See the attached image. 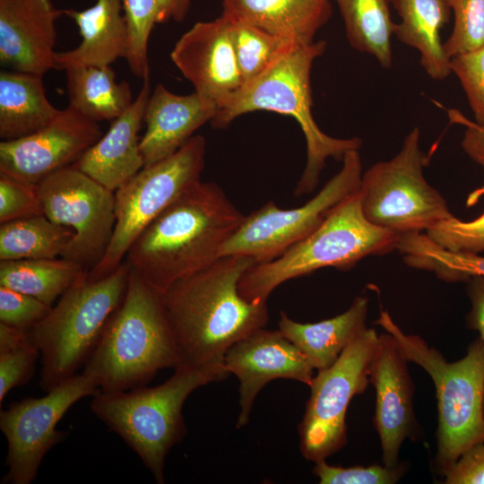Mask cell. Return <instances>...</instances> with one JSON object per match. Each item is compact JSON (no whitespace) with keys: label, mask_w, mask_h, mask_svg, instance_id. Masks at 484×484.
I'll use <instances>...</instances> for the list:
<instances>
[{"label":"cell","mask_w":484,"mask_h":484,"mask_svg":"<svg viewBox=\"0 0 484 484\" xmlns=\"http://www.w3.org/2000/svg\"><path fill=\"white\" fill-rule=\"evenodd\" d=\"M85 269L65 257L0 262V286L32 296L50 306Z\"/></svg>","instance_id":"cell-29"},{"label":"cell","mask_w":484,"mask_h":484,"mask_svg":"<svg viewBox=\"0 0 484 484\" xmlns=\"http://www.w3.org/2000/svg\"><path fill=\"white\" fill-rule=\"evenodd\" d=\"M222 13L299 47L313 44L332 14L330 0H223Z\"/></svg>","instance_id":"cell-23"},{"label":"cell","mask_w":484,"mask_h":484,"mask_svg":"<svg viewBox=\"0 0 484 484\" xmlns=\"http://www.w3.org/2000/svg\"><path fill=\"white\" fill-rule=\"evenodd\" d=\"M223 367L239 382L237 428L249 422L254 402L266 384L285 378L309 386L315 376L305 355L280 330L264 327L234 343L224 356Z\"/></svg>","instance_id":"cell-16"},{"label":"cell","mask_w":484,"mask_h":484,"mask_svg":"<svg viewBox=\"0 0 484 484\" xmlns=\"http://www.w3.org/2000/svg\"><path fill=\"white\" fill-rule=\"evenodd\" d=\"M63 14L51 0H0L1 65L39 75L56 69V22Z\"/></svg>","instance_id":"cell-19"},{"label":"cell","mask_w":484,"mask_h":484,"mask_svg":"<svg viewBox=\"0 0 484 484\" xmlns=\"http://www.w3.org/2000/svg\"><path fill=\"white\" fill-rule=\"evenodd\" d=\"M424 233L446 250L480 254L484 251V212L470 221L453 216L438 222Z\"/></svg>","instance_id":"cell-35"},{"label":"cell","mask_w":484,"mask_h":484,"mask_svg":"<svg viewBox=\"0 0 484 484\" xmlns=\"http://www.w3.org/2000/svg\"><path fill=\"white\" fill-rule=\"evenodd\" d=\"M393 4L400 17L393 35L419 52L420 65L430 78H446L451 73L450 58L440 32L449 19V0H393Z\"/></svg>","instance_id":"cell-25"},{"label":"cell","mask_w":484,"mask_h":484,"mask_svg":"<svg viewBox=\"0 0 484 484\" xmlns=\"http://www.w3.org/2000/svg\"><path fill=\"white\" fill-rule=\"evenodd\" d=\"M399 236L370 223L361 207L359 190L340 203L310 235L277 258L255 264L241 277L240 295L266 302L281 283L324 267L350 270L369 255L396 249Z\"/></svg>","instance_id":"cell-7"},{"label":"cell","mask_w":484,"mask_h":484,"mask_svg":"<svg viewBox=\"0 0 484 484\" xmlns=\"http://www.w3.org/2000/svg\"><path fill=\"white\" fill-rule=\"evenodd\" d=\"M396 250L408 266L434 272L445 281L484 277V256L446 250L434 243L424 232L400 236Z\"/></svg>","instance_id":"cell-32"},{"label":"cell","mask_w":484,"mask_h":484,"mask_svg":"<svg viewBox=\"0 0 484 484\" xmlns=\"http://www.w3.org/2000/svg\"><path fill=\"white\" fill-rule=\"evenodd\" d=\"M367 298L358 297L343 313L316 323H298L281 312L279 330L316 371L333 365L366 328Z\"/></svg>","instance_id":"cell-24"},{"label":"cell","mask_w":484,"mask_h":484,"mask_svg":"<svg viewBox=\"0 0 484 484\" xmlns=\"http://www.w3.org/2000/svg\"><path fill=\"white\" fill-rule=\"evenodd\" d=\"M255 264L248 255H221L160 293L179 366L224 368L227 350L265 327L266 302L248 301L238 291L241 277Z\"/></svg>","instance_id":"cell-1"},{"label":"cell","mask_w":484,"mask_h":484,"mask_svg":"<svg viewBox=\"0 0 484 484\" xmlns=\"http://www.w3.org/2000/svg\"><path fill=\"white\" fill-rule=\"evenodd\" d=\"M326 48L324 40L294 48L255 79L243 84L218 107L211 121L215 128L227 127L246 113L267 110L292 117L299 125L307 143V162L295 189L296 195L311 193L329 158L341 160L344 154L359 150L358 138L339 139L324 134L312 115L310 73L314 61Z\"/></svg>","instance_id":"cell-4"},{"label":"cell","mask_w":484,"mask_h":484,"mask_svg":"<svg viewBox=\"0 0 484 484\" xmlns=\"http://www.w3.org/2000/svg\"><path fill=\"white\" fill-rule=\"evenodd\" d=\"M346 36L356 50L373 56L384 68L393 64L391 39L395 23L391 16L393 0H335Z\"/></svg>","instance_id":"cell-28"},{"label":"cell","mask_w":484,"mask_h":484,"mask_svg":"<svg viewBox=\"0 0 484 484\" xmlns=\"http://www.w3.org/2000/svg\"><path fill=\"white\" fill-rule=\"evenodd\" d=\"M414 127L401 150L388 160L378 161L361 177V207L367 220L399 237L425 232L454 215L444 196L425 178L426 158Z\"/></svg>","instance_id":"cell-9"},{"label":"cell","mask_w":484,"mask_h":484,"mask_svg":"<svg viewBox=\"0 0 484 484\" xmlns=\"http://www.w3.org/2000/svg\"><path fill=\"white\" fill-rule=\"evenodd\" d=\"M64 14L79 28L81 43L74 48L57 52L56 69L78 65H111L125 58L128 27L124 14V0H96L84 10L65 9Z\"/></svg>","instance_id":"cell-22"},{"label":"cell","mask_w":484,"mask_h":484,"mask_svg":"<svg viewBox=\"0 0 484 484\" xmlns=\"http://www.w3.org/2000/svg\"><path fill=\"white\" fill-rule=\"evenodd\" d=\"M378 341L375 329L366 328L333 365L316 371L298 428L299 448L306 460L326 459L345 445L347 409L352 398L367 387Z\"/></svg>","instance_id":"cell-11"},{"label":"cell","mask_w":484,"mask_h":484,"mask_svg":"<svg viewBox=\"0 0 484 484\" xmlns=\"http://www.w3.org/2000/svg\"><path fill=\"white\" fill-rule=\"evenodd\" d=\"M313 473L322 484H393L402 473L401 467L370 465L341 467L330 465L325 459L315 462Z\"/></svg>","instance_id":"cell-39"},{"label":"cell","mask_w":484,"mask_h":484,"mask_svg":"<svg viewBox=\"0 0 484 484\" xmlns=\"http://www.w3.org/2000/svg\"><path fill=\"white\" fill-rule=\"evenodd\" d=\"M65 71L69 105L91 120L113 121L134 99L129 83L117 82L111 65H78Z\"/></svg>","instance_id":"cell-27"},{"label":"cell","mask_w":484,"mask_h":484,"mask_svg":"<svg viewBox=\"0 0 484 484\" xmlns=\"http://www.w3.org/2000/svg\"><path fill=\"white\" fill-rule=\"evenodd\" d=\"M218 108L195 91L178 95L159 83L149 97L140 140L144 166L177 152L194 133L215 117Z\"/></svg>","instance_id":"cell-21"},{"label":"cell","mask_w":484,"mask_h":484,"mask_svg":"<svg viewBox=\"0 0 484 484\" xmlns=\"http://www.w3.org/2000/svg\"><path fill=\"white\" fill-rule=\"evenodd\" d=\"M469 282L471 311L468 315V323L472 329L480 333L484 344V277H472Z\"/></svg>","instance_id":"cell-43"},{"label":"cell","mask_w":484,"mask_h":484,"mask_svg":"<svg viewBox=\"0 0 484 484\" xmlns=\"http://www.w3.org/2000/svg\"><path fill=\"white\" fill-rule=\"evenodd\" d=\"M169 56L194 91L217 108L243 85L230 21L224 14L194 23L178 39Z\"/></svg>","instance_id":"cell-17"},{"label":"cell","mask_w":484,"mask_h":484,"mask_svg":"<svg viewBox=\"0 0 484 484\" xmlns=\"http://www.w3.org/2000/svg\"><path fill=\"white\" fill-rule=\"evenodd\" d=\"M245 217L218 185L199 181L144 229L124 262L160 294L216 261Z\"/></svg>","instance_id":"cell-2"},{"label":"cell","mask_w":484,"mask_h":484,"mask_svg":"<svg viewBox=\"0 0 484 484\" xmlns=\"http://www.w3.org/2000/svg\"><path fill=\"white\" fill-rule=\"evenodd\" d=\"M407 359L388 333L379 341L370 365L369 382L376 390L374 425L377 431L384 465L397 466L403 441L415 429L413 386Z\"/></svg>","instance_id":"cell-18"},{"label":"cell","mask_w":484,"mask_h":484,"mask_svg":"<svg viewBox=\"0 0 484 484\" xmlns=\"http://www.w3.org/2000/svg\"><path fill=\"white\" fill-rule=\"evenodd\" d=\"M228 17L243 84L263 73L281 56L299 47L245 22Z\"/></svg>","instance_id":"cell-33"},{"label":"cell","mask_w":484,"mask_h":484,"mask_svg":"<svg viewBox=\"0 0 484 484\" xmlns=\"http://www.w3.org/2000/svg\"><path fill=\"white\" fill-rule=\"evenodd\" d=\"M151 93L148 76L132 105L73 166L114 193L136 175L144 167L139 132Z\"/></svg>","instance_id":"cell-20"},{"label":"cell","mask_w":484,"mask_h":484,"mask_svg":"<svg viewBox=\"0 0 484 484\" xmlns=\"http://www.w3.org/2000/svg\"><path fill=\"white\" fill-rule=\"evenodd\" d=\"M102 136L99 122L68 105L45 127L0 143V171L39 184L73 165Z\"/></svg>","instance_id":"cell-15"},{"label":"cell","mask_w":484,"mask_h":484,"mask_svg":"<svg viewBox=\"0 0 484 484\" xmlns=\"http://www.w3.org/2000/svg\"><path fill=\"white\" fill-rule=\"evenodd\" d=\"M442 475L445 484H484V442L466 450Z\"/></svg>","instance_id":"cell-41"},{"label":"cell","mask_w":484,"mask_h":484,"mask_svg":"<svg viewBox=\"0 0 484 484\" xmlns=\"http://www.w3.org/2000/svg\"><path fill=\"white\" fill-rule=\"evenodd\" d=\"M449 116L454 122L465 126L462 147L484 171V125L469 120L459 111L449 110Z\"/></svg>","instance_id":"cell-42"},{"label":"cell","mask_w":484,"mask_h":484,"mask_svg":"<svg viewBox=\"0 0 484 484\" xmlns=\"http://www.w3.org/2000/svg\"><path fill=\"white\" fill-rule=\"evenodd\" d=\"M42 214L38 184L0 171V222Z\"/></svg>","instance_id":"cell-36"},{"label":"cell","mask_w":484,"mask_h":484,"mask_svg":"<svg viewBox=\"0 0 484 484\" xmlns=\"http://www.w3.org/2000/svg\"><path fill=\"white\" fill-rule=\"evenodd\" d=\"M73 236L44 214L1 223L0 261L62 257Z\"/></svg>","instance_id":"cell-30"},{"label":"cell","mask_w":484,"mask_h":484,"mask_svg":"<svg viewBox=\"0 0 484 484\" xmlns=\"http://www.w3.org/2000/svg\"><path fill=\"white\" fill-rule=\"evenodd\" d=\"M193 0H124V14L128 27L125 61L139 79L150 76L148 44L156 24L182 22Z\"/></svg>","instance_id":"cell-31"},{"label":"cell","mask_w":484,"mask_h":484,"mask_svg":"<svg viewBox=\"0 0 484 484\" xmlns=\"http://www.w3.org/2000/svg\"><path fill=\"white\" fill-rule=\"evenodd\" d=\"M43 75L4 69L0 72V138H21L50 124L58 115L48 100Z\"/></svg>","instance_id":"cell-26"},{"label":"cell","mask_w":484,"mask_h":484,"mask_svg":"<svg viewBox=\"0 0 484 484\" xmlns=\"http://www.w3.org/2000/svg\"><path fill=\"white\" fill-rule=\"evenodd\" d=\"M180 359L160 294L130 269L123 301L108 319L82 373L102 392L146 385Z\"/></svg>","instance_id":"cell-3"},{"label":"cell","mask_w":484,"mask_h":484,"mask_svg":"<svg viewBox=\"0 0 484 484\" xmlns=\"http://www.w3.org/2000/svg\"><path fill=\"white\" fill-rule=\"evenodd\" d=\"M449 66L463 88L474 122L484 125V46L450 57Z\"/></svg>","instance_id":"cell-38"},{"label":"cell","mask_w":484,"mask_h":484,"mask_svg":"<svg viewBox=\"0 0 484 484\" xmlns=\"http://www.w3.org/2000/svg\"><path fill=\"white\" fill-rule=\"evenodd\" d=\"M225 368L178 366L162 384L93 396L91 410L135 452L159 484L165 482V460L186 436L182 414L187 397L196 389L229 376Z\"/></svg>","instance_id":"cell-5"},{"label":"cell","mask_w":484,"mask_h":484,"mask_svg":"<svg viewBox=\"0 0 484 484\" xmlns=\"http://www.w3.org/2000/svg\"><path fill=\"white\" fill-rule=\"evenodd\" d=\"M342 166L311 200L281 210L270 201L246 216L222 246L220 256L244 255L256 264L272 261L315 230L330 213L360 187L362 165L359 150L347 151Z\"/></svg>","instance_id":"cell-12"},{"label":"cell","mask_w":484,"mask_h":484,"mask_svg":"<svg viewBox=\"0 0 484 484\" xmlns=\"http://www.w3.org/2000/svg\"><path fill=\"white\" fill-rule=\"evenodd\" d=\"M205 152L204 137L194 135L173 155L144 166L115 192L114 232L101 260L87 271L91 280L103 278L117 269L144 229L201 181Z\"/></svg>","instance_id":"cell-10"},{"label":"cell","mask_w":484,"mask_h":484,"mask_svg":"<svg viewBox=\"0 0 484 484\" xmlns=\"http://www.w3.org/2000/svg\"><path fill=\"white\" fill-rule=\"evenodd\" d=\"M95 381L76 374L40 398L12 402L0 411V429L7 441L4 484H30L35 480L48 452L67 433L57 423L79 400L99 392Z\"/></svg>","instance_id":"cell-13"},{"label":"cell","mask_w":484,"mask_h":484,"mask_svg":"<svg viewBox=\"0 0 484 484\" xmlns=\"http://www.w3.org/2000/svg\"><path fill=\"white\" fill-rule=\"evenodd\" d=\"M454 27L444 49L450 58L484 46V0H449Z\"/></svg>","instance_id":"cell-34"},{"label":"cell","mask_w":484,"mask_h":484,"mask_svg":"<svg viewBox=\"0 0 484 484\" xmlns=\"http://www.w3.org/2000/svg\"><path fill=\"white\" fill-rule=\"evenodd\" d=\"M52 306L20 291L0 286V323L30 331L51 310Z\"/></svg>","instance_id":"cell-40"},{"label":"cell","mask_w":484,"mask_h":484,"mask_svg":"<svg viewBox=\"0 0 484 484\" xmlns=\"http://www.w3.org/2000/svg\"><path fill=\"white\" fill-rule=\"evenodd\" d=\"M394 340L408 361L432 378L437 400L436 467L443 474L472 445L484 442V344H470L461 359L448 362L418 335L405 333L381 310L376 322Z\"/></svg>","instance_id":"cell-6"},{"label":"cell","mask_w":484,"mask_h":484,"mask_svg":"<svg viewBox=\"0 0 484 484\" xmlns=\"http://www.w3.org/2000/svg\"><path fill=\"white\" fill-rule=\"evenodd\" d=\"M129 266L123 262L110 274L91 280L83 271L29 331L40 353L39 386L49 392L76 375L94 350L108 319L126 292Z\"/></svg>","instance_id":"cell-8"},{"label":"cell","mask_w":484,"mask_h":484,"mask_svg":"<svg viewBox=\"0 0 484 484\" xmlns=\"http://www.w3.org/2000/svg\"><path fill=\"white\" fill-rule=\"evenodd\" d=\"M40 353L30 333L20 341L0 348V404L14 387L26 384L33 376Z\"/></svg>","instance_id":"cell-37"},{"label":"cell","mask_w":484,"mask_h":484,"mask_svg":"<svg viewBox=\"0 0 484 484\" xmlns=\"http://www.w3.org/2000/svg\"><path fill=\"white\" fill-rule=\"evenodd\" d=\"M38 186L44 215L73 233L62 257L89 271L101 260L111 240L115 193L73 165L51 174Z\"/></svg>","instance_id":"cell-14"}]
</instances>
